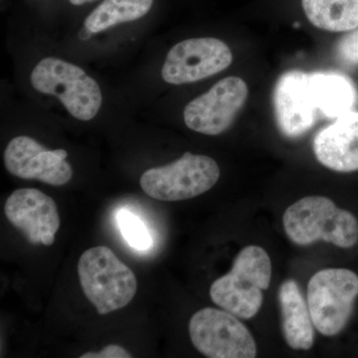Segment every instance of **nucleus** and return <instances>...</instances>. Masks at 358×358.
I'll use <instances>...</instances> for the list:
<instances>
[{
  "label": "nucleus",
  "instance_id": "2",
  "mask_svg": "<svg viewBox=\"0 0 358 358\" xmlns=\"http://www.w3.org/2000/svg\"><path fill=\"white\" fill-rule=\"evenodd\" d=\"M155 3L157 0H102L68 27L46 34L61 51L86 64L121 66L154 36Z\"/></svg>",
  "mask_w": 358,
  "mask_h": 358
},
{
  "label": "nucleus",
  "instance_id": "16",
  "mask_svg": "<svg viewBox=\"0 0 358 358\" xmlns=\"http://www.w3.org/2000/svg\"><path fill=\"white\" fill-rule=\"evenodd\" d=\"M117 222L129 246L145 251L152 246V238L147 226L133 212L121 209L117 213Z\"/></svg>",
  "mask_w": 358,
  "mask_h": 358
},
{
  "label": "nucleus",
  "instance_id": "6",
  "mask_svg": "<svg viewBox=\"0 0 358 358\" xmlns=\"http://www.w3.org/2000/svg\"><path fill=\"white\" fill-rule=\"evenodd\" d=\"M220 176V166L215 159L209 155L185 152L176 159L143 169L138 183L150 199L182 201L209 192Z\"/></svg>",
  "mask_w": 358,
  "mask_h": 358
},
{
  "label": "nucleus",
  "instance_id": "15",
  "mask_svg": "<svg viewBox=\"0 0 358 358\" xmlns=\"http://www.w3.org/2000/svg\"><path fill=\"white\" fill-rule=\"evenodd\" d=\"M301 6L319 29L348 32L358 28V0H301Z\"/></svg>",
  "mask_w": 358,
  "mask_h": 358
},
{
  "label": "nucleus",
  "instance_id": "8",
  "mask_svg": "<svg viewBox=\"0 0 358 358\" xmlns=\"http://www.w3.org/2000/svg\"><path fill=\"white\" fill-rule=\"evenodd\" d=\"M358 296V275L348 268H324L308 285V306L313 326L326 336L341 333L352 317Z\"/></svg>",
  "mask_w": 358,
  "mask_h": 358
},
{
  "label": "nucleus",
  "instance_id": "13",
  "mask_svg": "<svg viewBox=\"0 0 358 358\" xmlns=\"http://www.w3.org/2000/svg\"><path fill=\"white\" fill-rule=\"evenodd\" d=\"M282 329L285 341L296 350H308L315 343V329L307 301L294 280H287L279 289Z\"/></svg>",
  "mask_w": 358,
  "mask_h": 358
},
{
  "label": "nucleus",
  "instance_id": "10",
  "mask_svg": "<svg viewBox=\"0 0 358 358\" xmlns=\"http://www.w3.org/2000/svg\"><path fill=\"white\" fill-rule=\"evenodd\" d=\"M273 106L275 124L282 136L298 138L310 131L320 112L310 74L292 70L281 75L275 85Z\"/></svg>",
  "mask_w": 358,
  "mask_h": 358
},
{
  "label": "nucleus",
  "instance_id": "17",
  "mask_svg": "<svg viewBox=\"0 0 358 358\" xmlns=\"http://www.w3.org/2000/svg\"><path fill=\"white\" fill-rule=\"evenodd\" d=\"M336 53L339 61L345 64L358 66V28L348 31L338 40Z\"/></svg>",
  "mask_w": 358,
  "mask_h": 358
},
{
  "label": "nucleus",
  "instance_id": "5",
  "mask_svg": "<svg viewBox=\"0 0 358 358\" xmlns=\"http://www.w3.org/2000/svg\"><path fill=\"white\" fill-rule=\"evenodd\" d=\"M272 264L267 252L258 246H247L235 258L229 273L210 287L215 305L248 320L255 317L263 303V291L270 287Z\"/></svg>",
  "mask_w": 358,
  "mask_h": 358
},
{
  "label": "nucleus",
  "instance_id": "1",
  "mask_svg": "<svg viewBox=\"0 0 358 358\" xmlns=\"http://www.w3.org/2000/svg\"><path fill=\"white\" fill-rule=\"evenodd\" d=\"M6 41L14 88L63 126L122 133L136 121L138 114L117 84L61 51L33 23L9 30Z\"/></svg>",
  "mask_w": 358,
  "mask_h": 358
},
{
  "label": "nucleus",
  "instance_id": "12",
  "mask_svg": "<svg viewBox=\"0 0 358 358\" xmlns=\"http://www.w3.org/2000/svg\"><path fill=\"white\" fill-rule=\"evenodd\" d=\"M320 164L338 173L358 171V110H352L320 129L313 143Z\"/></svg>",
  "mask_w": 358,
  "mask_h": 358
},
{
  "label": "nucleus",
  "instance_id": "11",
  "mask_svg": "<svg viewBox=\"0 0 358 358\" xmlns=\"http://www.w3.org/2000/svg\"><path fill=\"white\" fill-rule=\"evenodd\" d=\"M9 222L32 245L50 246L60 227L57 204L36 188H20L11 193L4 205Z\"/></svg>",
  "mask_w": 358,
  "mask_h": 358
},
{
  "label": "nucleus",
  "instance_id": "19",
  "mask_svg": "<svg viewBox=\"0 0 358 358\" xmlns=\"http://www.w3.org/2000/svg\"><path fill=\"white\" fill-rule=\"evenodd\" d=\"M102 0H65L66 4L73 9H83L88 6L100 3Z\"/></svg>",
  "mask_w": 358,
  "mask_h": 358
},
{
  "label": "nucleus",
  "instance_id": "3",
  "mask_svg": "<svg viewBox=\"0 0 358 358\" xmlns=\"http://www.w3.org/2000/svg\"><path fill=\"white\" fill-rule=\"evenodd\" d=\"M246 82L238 76H226L214 82L183 103L160 99L138 115L155 122L176 115L188 131L205 136H219L229 131L248 99Z\"/></svg>",
  "mask_w": 358,
  "mask_h": 358
},
{
  "label": "nucleus",
  "instance_id": "4",
  "mask_svg": "<svg viewBox=\"0 0 358 358\" xmlns=\"http://www.w3.org/2000/svg\"><path fill=\"white\" fill-rule=\"evenodd\" d=\"M285 232L293 243L308 246L322 240L339 248L358 242V220L324 196H307L291 205L282 216Z\"/></svg>",
  "mask_w": 358,
  "mask_h": 358
},
{
  "label": "nucleus",
  "instance_id": "9",
  "mask_svg": "<svg viewBox=\"0 0 358 358\" xmlns=\"http://www.w3.org/2000/svg\"><path fill=\"white\" fill-rule=\"evenodd\" d=\"M189 336L206 357L254 358L257 345L249 329L227 310L205 308L192 315Z\"/></svg>",
  "mask_w": 358,
  "mask_h": 358
},
{
  "label": "nucleus",
  "instance_id": "18",
  "mask_svg": "<svg viewBox=\"0 0 358 358\" xmlns=\"http://www.w3.org/2000/svg\"><path fill=\"white\" fill-rule=\"evenodd\" d=\"M131 355L122 346L110 345L106 346L102 350L98 352H86L82 355L80 358H131Z\"/></svg>",
  "mask_w": 358,
  "mask_h": 358
},
{
  "label": "nucleus",
  "instance_id": "14",
  "mask_svg": "<svg viewBox=\"0 0 358 358\" xmlns=\"http://www.w3.org/2000/svg\"><path fill=\"white\" fill-rule=\"evenodd\" d=\"M310 85L320 114L327 119H338L355 110L358 100L357 88L350 78L338 73L310 74Z\"/></svg>",
  "mask_w": 358,
  "mask_h": 358
},
{
  "label": "nucleus",
  "instance_id": "7",
  "mask_svg": "<svg viewBox=\"0 0 358 358\" xmlns=\"http://www.w3.org/2000/svg\"><path fill=\"white\" fill-rule=\"evenodd\" d=\"M78 275L85 296L100 315L126 307L138 291L133 271L106 246L94 247L82 254Z\"/></svg>",
  "mask_w": 358,
  "mask_h": 358
}]
</instances>
